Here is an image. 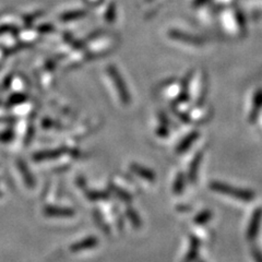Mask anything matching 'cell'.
Instances as JSON below:
<instances>
[{
  "label": "cell",
  "mask_w": 262,
  "mask_h": 262,
  "mask_svg": "<svg viewBox=\"0 0 262 262\" xmlns=\"http://www.w3.org/2000/svg\"><path fill=\"white\" fill-rule=\"evenodd\" d=\"M220 20L226 34L232 37L244 36L246 33V22L239 10L235 8H228L221 14Z\"/></svg>",
  "instance_id": "1"
},
{
  "label": "cell",
  "mask_w": 262,
  "mask_h": 262,
  "mask_svg": "<svg viewBox=\"0 0 262 262\" xmlns=\"http://www.w3.org/2000/svg\"><path fill=\"white\" fill-rule=\"evenodd\" d=\"M210 189L215 191L217 193H222L225 195H229L232 198L238 199L244 202H250L251 200L255 199V193L248 189H242V188H236L233 186L226 185L221 182H212L209 185Z\"/></svg>",
  "instance_id": "2"
},
{
  "label": "cell",
  "mask_w": 262,
  "mask_h": 262,
  "mask_svg": "<svg viewBox=\"0 0 262 262\" xmlns=\"http://www.w3.org/2000/svg\"><path fill=\"white\" fill-rule=\"evenodd\" d=\"M107 72L113 81L114 85H115V89H116V92L120 98V101L125 105H128L131 101V97H130V94H129V91H128L125 81L121 78L119 71L117 70L116 67H115V66L114 67L113 66H110L107 69Z\"/></svg>",
  "instance_id": "3"
},
{
  "label": "cell",
  "mask_w": 262,
  "mask_h": 262,
  "mask_svg": "<svg viewBox=\"0 0 262 262\" xmlns=\"http://www.w3.org/2000/svg\"><path fill=\"white\" fill-rule=\"evenodd\" d=\"M261 219H262V209L258 208L255 212L252 213L251 220L248 225V229H247L248 241H253L257 237V234L259 232V226L261 223Z\"/></svg>",
  "instance_id": "4"
},
{
  "label": "cell",
  "mask_w": 262,
  "mask_h": 262,
  "mask_svg": "<svg viewBox=\"0 0 262 262\" xmlns=\"http://www.w3.org/2000/svg\"><path fill=\"white\" fill-rule=\"evenodd\" d=\"M203 160V152H198L195 155L193 160L191 161L189 170H188V179H189L190 183H194L196 180V177H198V171H199V166Z\"/></svg>",
  "instance_id": "5"
},
{
  "label": "cell",
  "mask_w": 262,
  "mask_h": 262,
  "mask_svg": "<svg viewBox=\"0 0 262 262\" xmlns=\"http://www.w3.org/2000/svg\"><path fill=\"white\" fill-rule=\"evenodd\" d=\"M198 138H199V133H198V131H192V133H190L187 137H185V139H183L182 142L178 144L176 153L177 154H183V153L187 152L188 150H189V147L196 140H198Z\"/></svg>",
  "instance_id": "6"
},
{
  "label": "cell",
  "mask_w": 262,
  "mask_h": 262,
  "mask_svg": "<svg viewBox=\"0 0 262 262\" xmlns=\"http://www.w3.org/2000/svg\"><path fill=\"white\" fill-rule=\"evenodd\" d=\"M261 108H262V90H258V91L255 93V96H253L252 110L250 112V116H249L250 122L256 121Z\"/></svg>",
  "instance_id": "7"
},
{
  "label": "cell",
  "mask_w": 262,
  "mask_h": 262,
  "mask_svg": "<svg viewBox=\"0 0 262 262\" xmlns=\"http://www.w3.org/2000/svg\"><path fill=\"white\" fill-rule=\"evenodd\" d=\"M130 169L137 174L139 177H141L145 180H149V182H154L155 180V174L149 168H145L141 165H138V164H131Z\"/></svg>",
  "instance_id": "8"
},
{
  "label": "cell",
  "mask_w": 262,
  "mask_h": 262,
  "mask_svg": "<svg viewBox=\"0 0 262 262\" xmlns=\"http://www.w3.org/2000/svg\"><path fill=\"white\" fill-rule=\"evenodd\" d=\"M199 248H200L199 239L195 238V237H190V246H189V249H188L187 256L184 262H193L196 259V257H198Z\"/></svg>",
  "instance_id": "9"
},
{
  "label": "cell",
  "mask_w": 262,
  "mask_h": 262,
  "mask_svg": "<svg viewBox=\"0 0 262 262\" xmlns=\"http://www.w3.org/2000/svg\"><path fill=\"white\" fill-rule=\"evenodd\" d=\"M185 186H186V177L184 174L179 173L175 179V183L173 186V191L175 194H182L183 191L185 190Z\"/></svg>",
  "instance_id": "10"
},
{
  "label": "cell",
  "mask_w": 262,
  "mask_h": 262,
  "mask_svg": "<svg viewBox=\"0 0 262 262\" xmlns=\"http://www.w3.org/2000/svg\"><path fill=\"white\" fill-rule=\"evenodd\" d=\"M126 213H127V216H128L129 221L131 222V224H133L136 228H140V227H141V225H142L141 219L139 217L138 213L135 211V209H133V208H130V207H129V208L127 209Z\"/></svg>",
  "instance_id": "11"
},
{
  "label": "cell",
  "mask_w": 262,
  "mask_h": 262,
  "mask_svg": "<svg viewBox=\"0 0 262 262\" xmlns=\"http://www.w3.org/2000/svg\"><path fill=\"white\" fill-rule=\"evenodd\" d=\"M97 243H98V241L96 238H94V237H91V238H86L83 242H81L80 244H78L77 246H75V247H73V249H75V250H81V249L92 248V247H95V246L97 245Z\"/></svg>",
  "instance_id": "12"
},
{
  "label": "cell",
  "mask_w": 262,
  "mask_h": 262,
  "mask_svg": "<svg viewBox=\"0 0 262 262\" xmlns=\"http://www.w3.org/2000/svg\"><path fill=\"white\" fill-rule=\"evenodd\" d=\"M211 216H212L211 211L206 210V211H203V212L199 213V214L194 217V222H195L196 224H199V225L206 224V223L208 222V221L211 220Z\"/></svg>",
  "instance_id": "13"
},
{
  "label": "cell",
  "mask_w": 262,
  "mask_h": 262,
  "mask_svg": "<svg viewBox=\"0 0 262 262\" xmlns=\"http://www.w3.org/2000/svg\"><path fill=\"white\" fill-rule=\"evenodd\" d=\"M112 190L114 191V193L116 194L119 199H121L122 201L125 202H130L131 200H133V196H131L129 193H127L126 191L119 189L118 187L116 186H112Z\"/></svg>",
  "instance_id": "14"
},
{
  "label": "cell",
  "mask_w": 262,
  "mask_h": 262,
  "mask_svg": "<svg viewBox=\"0 0 262 262\" xmlns=\"http://www.w3.org/2000/svg\"><path fill=\"white\" fill-rule=\"evenodd\" d=\"M90 199L92 200H104V199H108L110 198V193L108 192H93L91 194H89Z\"/></svg>",
  "instance_id": "15"
},
{
  "label": "cell",
  "mask_w": 262,
  "mask_h": 262,
  "mask_svg": "<svg viewBox=\"0 0 262 262\" xmlns=\"http://www.w3.org/2000/svg\"><path fill=\"white\" fill-rule=\"evenodd\" d=\"M160 137H166L168 136V129L166 127V125H162L159 129H158V133H157Z\"/></svg>",
  "instance_id": "16"
},
{
  "label": "cell",
  "mask_w": 262,
  "mask_h": 262,
  "mask_svg": "<svg viewBox=\"0 0 262 262\" xmlns=\"http://www.w3.org/2000/svg\"><path fill=\"white\" fill-rule=\"evenodd\" d=\"M200 262H203V261H200Z\"/></svg>",
  "instance_id": "17"
}]
</instances>
